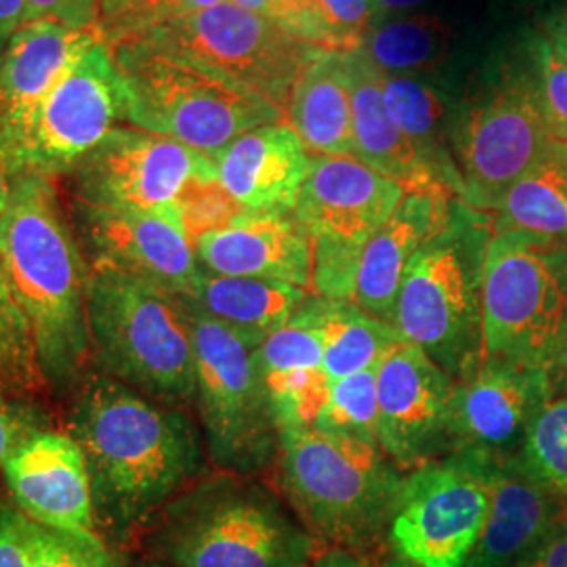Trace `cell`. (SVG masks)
Returning <instances> with one entry per match:
<instances>
[{
    "instance_id": "cell-1",
    "label": "cell",
    "mask_w": 567,
    "mask_h": 567,
    "mask_svg": "<svg viewBox=\"0 0 567 567\" xmlns=\"http://www.w3.org/2000/svg\"><path fill=\"white\" fill-rule=\"evenodd\" d=\"M68 433L86 461L95 524L118 540L143 532L210 465L187 410L158 404L102 372L76 386Z\"/></svg>"
},
{
    "instance_id": "cell-2",
    "label": "cell",
    "mask_w": 567,
    "mask_h": 567,
    "mask_svg": "<svg viewBox=\"0 0 567 567\" xmlns=\"http://www.w3.org/2000/svg\"><path fill=\"white\" fill-rule=\"evenodd\" d=\"M0 267L30 326L47 389L76 391L91 362L86 276L51 177L21 173L0 215Z\"/></svg>"
},
{
    "instance_id": "cell-3",
    "label": "cell",
    "mask_w": 567,
    "mask_h": 567,
    "mask_svg": "<svg viewBox=\"0 0 567 567\" xmlns=\"http://www.w3.org/2000/svg\"><path fill=\"white\" fill-rule=\"evenodd\" d=\"M145 559L171 567H309L324 550L261 475L206 473L143 527Z\"/></svg>"
},
{
    "instance_id": "cell-4",
    "label": "cell",
    "mask_w": 567,
    "mask_h": 567,
    "mask_svg": "<svg viewBox=\"0 0 567 567\" xmlns=\"http://www.w3.org/2000/svg\"><path fill=\"white\" fill-rule=\"evenodd\" d=\"M550 140L529 30H524L494 42L458 81L452 154L461 200L492 215Z\"/></svg>"
},
{
    "instance_id": "cell-5",
    "label": "cell",
    "mask_w": 567,
    "mask_h": 567,
    "mask_svg": "<svg viewBox=\"0 0 567 567\" xmlns=\"http://www.w3.org/2000/svg\"><path fill=\"white\" fill-rule=\"evenodd\" d=\"M404 480L379 444L320 426L280 431L274 486L322 548L365 557L386 545Z\"/></svg>"
},
{
    "instance_id": "cell-6",
    "label": "cell",
    "mask_w": 567,
    "mask_h": 567,
    "mask_svg": "<svg viewBox=\"0 0 567 567\" xmlns=\"http://www.w3.org/2000/svg\"><path fill=\"white\" fill-rule=\"evenodd\" d=\"M492 217L452 198L446 219L408 265L393 328L446 370L465 379L484 360V269Z\"/></svg>"
},
{
    "instance_id": "cell-7",
    "label": "cell",
    "mask_w": 567,
    "mask_h": 567,
    "mask_svg": "<svg viewBox=\"0 0 567 567\" xmlns=\"http://www.w3.org/2000/svg\"><path fill=\"white\" fill-rule=\"evenodd\" d=\"M86 320L91 360L102 374L158 404L194 408L196 349L183 297L118 271L89 269Z\"/></svg>"
},
{
    "instance_id": "cell-8",
    "label": "cell",
    "mask_w": 567,
    "mask_h": 567,
    "mask_svg": "<svg viewBox=\"0 0 567 567\" xmlns=\"http://www.w3.org/2000/svg\"><path fill=\"white\" fill-rule=\"evenodd\" d=\"M121 72L124 121L217 156L246 131L280 122L284 112L236 82L140 42L112 49Z\"/></svg>"
},
{
    "instance_id": "cell-9",
    "label": "cell",
    "mask_w": 567,
    "mask_h": 567,
    "mask_svg": "<svg viewBox=\"0 0 567 567\" xmlns=\"http://www.w3.org/2000/svg\"><path fill=\"white\" fill-rule=\"evenodd\" d=\"M196 349L194 410L208 463L236 475L274 471L280 429L257 364L259 343L208 318L185 297Z\"/></svg>"
},
{
    "instance_id": "cell-10",
    "label": "cell",
    "mask_w": 567,
    "mask_h": 567,
    "mask_svg": "<svg viewBox=\"0 0 567 567\" xmlns=\"http://www.w3.org/2000/svg\"><path fill=\"white\" fill-rule=\"evenodd\" d=\"M567 334V246L494 231L484 269V355L550 370Z\"/></svg>"
},
{
    "instance_id": "cell-11",
    "label": "cell",
    "mask_w": 567,
    "mask_h": 567,
    "mask_svg": "<svg viewBox=\"0 0 567 567\" xmlns=\"http://www.w3.org/2000/svg\"><path fill=\"white\" fill-rule=\"evenodd\" d=\"M405 187L355 156H311L295 215L311 240V292L355 301L365 244L393 215Z\"/></svg>"
},
{
    "instance_id": "cell-12",
    "label": "cell",
    "mask_w": 567,
    "mask_h": 567,
    "mask_svg": "<svg viewBox=\"0 0 567 567\" xmlns=\"http://www.w3.org/2000/svg\"><path fill=\"white\" fill-rule=\"evenodd\" d=\"M137 42L206 68L282 112L305 63L320 53L280 23L229 0L173 21Z\"/></svg>"
},
{
    "instance_id": "cell-13",
    "label": "cell",
    "mask_w": 567,
    "mask_h": 567,
    "mask_svg": "<svg viewBox=\"0 0 567 567\" xmlns=\"http://www.w3.org/2000/svg\"><path fill=\"white\" fill-rule=\"evenodd\" d=\"M489 508L487 458L458 450L408 473L386 547L421 567H465Z\"/></svg>"
},
{
    "instance_id": "cell-14",
    "label": "cell",
    "mask_w": 567,
    "mask_h": 567,
    "mask_svg": "<svg viewBox=\"0 0 567 567\" xmlns=\"http://www.w3.org/2000/svg\"><path fill=\"white\" fill-rule=\"evenodd\" d=\"M124 118L121 72L112 49L93 42L44 97L9 147L18 173H72Z\"/></svg>"
},
{
    "instance_id": "cell-15",
    "label": "cell",
    "mask_w": 567,
    "mask_h": 567,
    "mask_svg": "<svg viewBox=\"0 0 567 567\" xmlns=\"http://www.w3.org/2000/svg\"><path fill=\"white\" fill-rule=\"evenodd\" d=\"M76 203L179 213L185 192L215 182L210 156L137 126H116L70 173Z\"/></svg>"
},
{
    "instance_id": "cell-16",
    "label": "cell",
    "mask_w": 567,
    "mask_h": 567,
    "mask_svg": "<svg viewBox=\"0 0 567 567\" xmlns=\"http://www.w3.org/2000/svg\"><path fill=\"white\" fill-rule=\"evenodd\" d=\"M454 391L446 370L408 341L377 368L379 446L405 475L456 452Z\"/></svg>"
},
{
    "instance_id": "cell-17",
    "label": "cell",
    "mask_w": 567,
    "mask_h": 567,
    "mask_svg": "<svg viewBox=\"0 0 567 567\" xmlns=\"http://www.w3.org/2000/svg\"><path fill=\"white\" fill-rule=\"evenodd\" d=\"M72 227L89 269H110L173 295L192 292L203 267L182 215L72 203Z\"/></svg>"
},
{
    "instance_id": "cell-18",
    "label": "cell",
    "mask_w": 567,
    "mask_h": 567,
    "mask_svg": "<svg viewBox=\"0 0 567 567\" xmlns=\"http://www.w3.org/2000/svg\"><path fill=\"white\" fill-rule=\"evenodd\" d=\"M550 377L534 365L484 355L454 391L456 452L486 458L519 454L529 426L553 400Z\"/></svg>"
},
{
    "instance_id": "cell-19",
    "label": "cell",
    "mask_w": 567,
    "mask_h": 567,
    "mask_svg": "<svg viewBox=\"0 0 567 567\" xmlns=\"http://www.w3.org/2000/svg\"><path fill=\"white\" fill-rule=\"evenodd\" d=\"M16 508L34 524L60 532H97L91 477L81 446L65 431L42 429L4 463Z\"/></svg>"
},
{
    "instance_id": "cell-20",
    "label": "cell",
    "mask_w": 567,
    "mask_h": 567,
    "mask_svg": "<svg viewBox=\"0 0 567 567\" xmlns=\"http://www.w3.org/2000/svg\"><path fill=\"white\" fill-rule=\"evenodd\" d=\"M206 271L311 290V240L295 210H244L194 243Z\"/></svg>"
},
{
    "instance_id": "cell-21",
    "label": "cell",
    "mask_w": 567,
    "mask_h": 567,
    "mask_svg": "<svg viewBox=\"0 0 567 567\" xmlns=\"http://www.w3.org/2000/svg\"><path fill=\"white\" fill-rule=\"evenodd\" d=\"M489 508L465 567H513L567 515V505L534 477L519 454L487 458Z\"/></svg>"
},
{
    "instance_id": "cell-22",
    "label": "cell",
    "mask_w": 567,
    "mask_h": 567,
    "mask_svg": "<svg viewBox=\"0 0 567 567\" xmlns=\"http://www.w3.org/2000/svg\"><path fill=\"white\" fill-rule=\"evenodd\" d=\"M60 21L34 20L9 39L0 55V131L11 147L34 118L44 97L97 41Z\"/></svg>"
},
{
    "instance_id": "cell-23",
    "label": "cell",
    "mask_w": 567,
    "mask_h": 567,
    "mask_svg": "<svg viewBox=\"0 0 567 567\" xmlns=\"http://www.w3.org/2000/svg\"><path fill=\"white\" fill-rule=\"evenodd\" d=\"M217 182L244 210H295L311 156L288 122L261 124L213 156Z\"/></svg>"
},
{
    "instance_id": "cell-24",
    "label": "cell",
    "mask_w": 567,
    "mask_h": 567,
    "mask_svg": "<svg viewBox=\"0 0 567 567\" xmlns=\"http://www.w3.org/2000/svg\"><path fill=\"white\" fill-rule=\"evenodd\" d=\"M450 200L446 194L405 192L393 215L365 244L353 303L377 320L393 326L405 269L423 244L444 224Z\"/></svg>"
},
{
    "instance_id": "cell-25",
    "label": "cell",
    "mask_w": 567,
    "mask_h": 567,
    "mask_svg": "<svg viewBox=\"0 0 567 567\" xmlns=\"http://www.w3.org/2000/svg\"><path fill=\"white\" fill-rule=\"evenodd\" d=\"M456 89L458 74H383L389 116L414 145L440 189L461 200V177L452 154Z\"/></svg>"
},
{
    "instance_id": "cell-26",
    "label": "cell",
    "mask_w": 567,
    "mask_h": 567,
    "mask_svg": "<svg viewBox=\"0 0 567 567\" xmlns=\"http://www.w3.org/2000/svg\"><path fill=\"white\" fill-rule=\"evenodd\" d=\"M349 72L353 156L377 173L400 183L405 192L446 194L429 173L414 145L405 140L404 133L389 116L383 95V74L370 63L362 49L349 53Z\"/></svg>"
},
{
    "instance_id": "cell-27",
    "label": "cell",
    "mask_w": 567,
    "mask_h": 567,
    "mask_svg": "<svg viewBox=\"0 0 567 567\" xmlns=\"http://www.w3.org/2000/svg\"><path fill=\"white\" fill-rule=\"evenodd\" d=\"M284 116L313 156H353L349 53L320 51L307 61Z\"/></svg>"
},
{
    "instance_id": "cell-28",
    "label": "cell",
    "mask_w": 567,
    "mask_h": 567,
    "mask_svg": "<svg viewBox=\"0 0 567 567\" xmlns=\"http://www.w3.org/2000/svg\"><path fill=\"white\" fill-rule=\"evenodd\" d=\"M309 295L311 290L292 284L219 276L203 269L185 299L219 324L261 344L290 320Z\"/></svg>"
},
{
    "instance_id": "cell-29",
    "label": "cell",
    "mask_w": 567,
    "mask_h": 567,
    "mask_svg": "<svg viewBox=\"0 0 567 567\" xmlns=\"http://www.w3.org/2000/svg\"><path fill=\"white\" fill-rule=\"evenodd\" d=\"M458 41L456 25L444 16L419 11L374 20L362 53L386 76L461 74Z\"/></svg>"
},
{
    "instance_id": "cell-30",
    "label": "cell",
    "mask_w": 567,
    "mask_h": 567,
    "mask_svg": "<svg viewBox=\"0 0 567 567\" xmlns=\"http://www.w3.org/2000/svg\"><path fill=\"white\" fill-rule=\"evenodd\" d=\"M494 231H526L567 246V143L550 140L494 208Z\"/></svg>"
},
{
    "instance_id": "cell-31",
    "label": "cell",
    "mask_w": 567,
    "mask_h": 567,
    "mask_svg": "<svg viewBox=\"0 0 567 567\" xmlns=\"http://www.w3.org/2000/svg\"><path fill=\"white\" fill-rule=\"evenodd\" d=\"M398 330L365 313L353 301H332L328 313L324 372L330 381L379 368L400 343Z\"/></svg>"
},
{
    "instance_id": "cell-32",
    "label": "cell",
    "mask_w": 567,
    "mask_h": 567,
    "mask_svg": "<svg viewBox=\"0 0 567 567\" xmlns=\"http://www.w3.org/2000/svg\"><path fill=\"white\" fill-rule=\"evenodd\" d=\"M47 389L30 326L0 267V391L28 398Z\"/></svg>"
},
{
    "instance_id": "cell-33",
    "label": "cell",
    "mask_w": 567,
    "mask_h": 567,
    "mask_svg": "<svg viewBox=\"0 0 567 567\" xmlns=\"http://www.w3.org/2000/svg\"><path fill=\"white\" fill-rule=\"evenodd\" d=\"M221 0H102L97 37L110 49L137 42L173 21L183 20Z\"/></svg>"
},
{
    "instance_id": "cell-34",
    "label": "cell",
    "mask_w": 567,
    "mask_h": 567,
    "mask_svg": "<svg viewBox=\"0 0 567 567\" xmlns=\"http://www.w3.org/2000/svg\"><path fill=\"white\" fill-rule=\"evenodd\" d=\"M522 461L567 505V395L548 400L529 426Z\"/></svg>"
},
{
    "instance_id": "cell-35",
    "label": "cell",
    "mask_w": 567,
    "mask_h": 567,
    "mask_svg": "<svg viewBox=\"0 0 567 567\" xmlns=\"http://www.w3.org/2000/svg\"><path fill=\"white\" fill-rule=\"evenodd\" d=\"M261 377L280 431L318 425L332 385L324 368H299Z\"/></svg>"
},
{
    "instance_id": "cell-36",
    "label": "cell",
    "mask_w": 567,
    "mask_h": 567,
    "mask_svg": "<svg viewBox=\"0 0 567 567\" xmlns=\"http://www.w3.org/2000/svg\"><path fill=\"white\" fill-rule=\"evenodd\" d=\"M379 398L377 368L332 381L330 400L318 421L320 429L349 435L362 442L379 444Z\"/></svg>"
},
{
    "instance_id": "cell-37",
    "label": "cell",
    "mask_w": 567,
    "mask_h": 567,
    "mask_svg": "<svg viewBox=\"0 0 567 567\" xmlns=\"http://www.w3.org/2000/svg\"><path fill=\"white\" fill-rule=\"evenodd\" d=\"M21 527L30 567H121L100 532H60L25 515H21Z\"/></svg>"
},
{
    "instance_id": "cell-38",
    "label": "cell",
    "mask_w": 567,
    "mask_h": 567,
    "mask_svg": "<svg viewBox=\"0 0 567 567\" xmlns=\"http://www.w3.org/2000/svg\"><path fill=\"white\" fill-rule=\"evenodd\" d=\"M374 23L372 0H311L303 41L320 51L355 53Z\"/></svg>"
},
{
    "instance_id": "cell-39",
    "label": "cell",
    "mask_w": 567,
    "mask_h": 567,
    "mask_svg": "<svg viewBox=\"0 0 567 567\" xmlns=\"http://www.w3.org/2000/svg\"><path fill=\"white\" fill-rule=\"evenodd\" d=\"M529 51L538 74L550 135L553 140L567 143V61L553 49L540 30H529Z\"/></svg>"
},
{
    "instance_id": "cell-40",
    "label": "cell",
    "mask_w": 567,
    "mask_h": 567,
    "mask_svg": "<svg viewBox=\"0 0 567 567\" xmlns=\"http://www.w3.org/2000/svg\"><path fill=\"white\" fill-rule=\"evenodd\" d=\"M182 224L192 244L200 236L231 224L244 208L236 203L219 182H200L192 185L179 203Z\"/></svg>"
},
{
    "instance_id": "cell-41",
    "label": "cell",
    "mask_w": 567,
    "mask_h": 567,
    "mask_svg": "<svg viewBox=\"0 0 567 567\" xmlns=\"http://www.w3.org/2000/svg\"><path fill=\"white\" fill-rule=\"evenodd\" d=\"M44 426V416L23 398L0 391V471L18 447L39 433Z\"/></svg>"
},
{
    "instance_id": "cell-42",
    "label": "cell",
    "mask_w": 567,
    "mask_h": 567,
    "mask_svg": "<svg viewBox=\"0 0 567 567\" xmlns=\"http://www.w3.org/2000/svg\"><path fill=\"white\" fill-rule=\"evenodd\" d=\"M37 20L60 21L68 28L95 32L102 16V0H28Z\"/></svg>"
},
{
    "instance_id": "cell-43",
    "label": "cell",
    "mask_w": 567,
    "mask_h": 567,
    "mask_svg": "<svg viewBox=\"0 0 567 567\" xmlns=\"http://www.w3.org/2000/svg\"><path fill=\"white\" fill-rule=\"evenodd\" d=\"M0 567H30L18 508H0Z\"/></svg>"
},
{
    "instance_id": "cell-44",
    "label": "cell",
    "mask_w": 567,
    "mask_h": 567,
    "mask_svg": "<svg viewBox=\"0 0 567 567\" xmlns=\"http://www.w3.org/2000/svg\"><path fill=\"white\" fill-rule=\"evenodd\" d=\"M513 567H567V515L538 547Z\"/></svg>"
},
{
    "instance_id": "cell-45",
    "label": "cell",
    "mask_w": 567,
    "mask_h": 567,
    "mask_svg": "<svg viewBox=\"0 0 567 567\" xmlns=\"http://www.w3.org/2000/svg\"><path fill=\"white\" fill-rule=\"evenodd\" d=\"M37 20L28 0H0V42L7 44L21 25Z\"/></svg>"
},
{
    "instance_id": "cell-46",
    "label": "cell",
    "mask_w": 567,
    "mask_h": 567,
    "mask_svg": "<svg viewBox=\"0 0 567 567\" xmlns=\"http://www.w3.org/2000/svg\"><path fill=\"white\" fill-rule=\"evenodd\" d=\"M309 7H311V0H276V11L271 21L280 23L290 34L303 41L305 20H307Z\"/></svg>"
},
{
    "instance_id": "cell-47",
    "label": "cell",
    "mask_w": 567,
    "mask_h": 567,
    "mask_svg": "<svg viewBox=\"0 0 567 567\" xmlns=\"http://www.w3.org/2000/svg\"><path fill=\"white\" fill-rule=\"evenodd\" d=\"M18 177H20V173H18V168L13 164L9 145H7V140H4V135L0 131V215L4 213V208L9 204V198H11V192H13V185L18 182Z\"/></svg>"
},
{
    "instance_id": "cell-48",
    "label": "cell",
    "mask_w": 567,
    "mask_h": 567,
    "mask_svg": "<svg viewBox=\"0 0 567 567\" xmlns=\"http://www.w3.org/2000/svg\"><path fill=\"white\" fill-rule=\"evenodd\" d=\"M433 2L435 0H372V11H374V20H383L391 16L429 11Z\"/></svg>"
},
{
    "instance_id": "cell-49",
    "label": "cell",
    "mask_w": 567,
    "mask_h": 567,
    "mask_svg": "<svg viewBox=\"0 0 567 567\" xmlns=\"http://www.w3.org/2000/svg\"><path fill=\"white\" fill-rule=\"evenodd\" d=\"M309 567H370L364 555L343 550V548H324Z\"/></svg>"
},
{
    "instance_id": "cell-50",
    "label": "cell",
    "mask_w": 567,
    "mask_h": 567,
    "mask_svg": "<svg viewBox=\"0 0 567 567\" xmlns=\"http://www.w3.org/2000/svg\"><path fill=\"white\" fill-rule=\"evenodd\" d=\"M540 32L547 37L548 41L567 42V0H561L548 11L547 18L543 20Z\"/></svg>"
},
{
    "instance_id": "cell-51",
    "label": "cell",
    "mask_w": 567,
    "mask_h": 567,
    "mask_svg": "<svg viewBox=\"0 0 567 567\" xmlns=\"http://www.w3.org/2000/svg\"><path fill=\"white\" fill-rule=\"evenodd\" d=\"M550 385H553L555 398L567 395V334L564 347H561V353H559L557 362L550 370Z\"/></svg>"
},
{
    "instance_id": "cell-52",
    "label": "cell",
    "mask_w": 567,
    "mask_h": 567,
    "mask_svg": "<svg viewBox=\"0 0 567 567\" xmlns=\"http://www.w3.org/2000/svg\"><path fill=\"white\" fill-rule=\"evenodd\" d=\"M238 7H243L246 11H252V13H259L267 20H274V11H276V0H229Z\"/></svg>"
},
{
    "instance_id": "cell-53",
    "label": "cell",
    "mask_w": 567,
    "mask_h": 567,
    "mask_svg": "<svg viewBox=\"0 0 567 567\" xmlns=\"http://www.w3.org/2000/svg\"><path fill=\"white\" fill-rule=\"evenodd\" d=\"M377 567H421L416 566V564H412V561H408L404 557H398V555H393L391 559H385L381 566Z\"/></svg>"
},
{
    "instance_id": "cell-54",
    "label": "cell",
    "mask_w": 567,
    "mask_h": 567,
    "mask_svg": "<svg viewBox=\"0 0 567 567\" xmlns=\"http://www.w3.org/2000/svg\"><path fill=\"white\" fill-rule=\"evenodd\" d=\"M508 7H515V9H527V7H534V4H540L543 0H501Z\"/></svg>"
},
{
    "instance_id": "cell-55",
    "label": "cell",
    "mask_w": 567,
    "mask_h": 567,
    "mask_svg": "<svg viewBox=\"0 0 567 567\" xmlns=\"http://www.w3.org/2000/svg\"><path fill=\"white\" fill-rule=\"evenodd\" d=\"M548 41V39H547ZM553 44V49L567 61V42L566 41H548Z\"/></svg>"
},
{
    "instance_id": "cell-56",
    "label": "cell",
    "mask_w": 567,
    "mask_h": 567,
    "mask_svg": "<svg viewBox=\"0 0 567 567\" xmlns=\"http://www.w3.org/2000/svg\"><path fill=\"white\" fill-rule=\"evenodd\" d=\"M137 567H171V566H164V564H161V561H152V559H143L142 564Z\"/></svg>"
},
{
    "instance_id": "cell-57",
    "label": "cell",
    "mask_w": 567,
    "mask_h": 567,
    "mask_svg": "<svg viewBox=\"0 0 567 567\" xmlns=\"http://www.w3.org/2000/svg\"><path fill=\"white\" fill-rule=\"evenodd\" d=\"M2 49H4V44H2V42H0V55H2Z\"/></svg>"
}]
</instances>
